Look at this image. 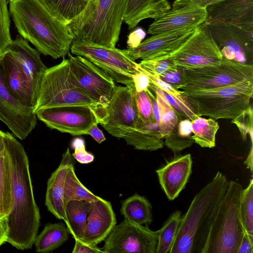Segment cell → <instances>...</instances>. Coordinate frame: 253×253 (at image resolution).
Returning <instances> with one entry per match:
<instances>
[{
  "instance_id": "26",
  "label": "cell",
  "mask_w": 253,
  "mask_h": 253,
  "mask_svg": "<svg viewBox=\"0 0 253 253\" xmlns=\"http://www.w3.org/2000/svg\"><path fill=\"white\" fill-rule=\"evenodd\" d=\"M69 234L66 225L62 222L46 224L35 238L36 252L46 253L58 248L68 240Z\"/></svg>"
},
{
  "instance_id": "31",
  "label": "cell",
  "mask_w": 253,
  "mask_h": 253,
  "mask_svg": "<svg viewBox=\"0 0 253 253\" xmlns=\"http://www.w3.org/2000/svg\"><path fill=\"white\" fill-rule=\"evenodd\" d=\"M192 138L194 142L204 148H213L215 145V135L219 125L212 118L198 117L191 121Z\"/></svg>"
},
{
  "instance_id": "23",
  "label": "cell",
  "mask_w": 253,
  "mask_h": 253,
  "mask_svg": "<svg viewBox=\"0 0 253 253\" xmlns=\"http://www.w3.org/2000/svg\"><path fill=\"white\" fill-rule=\"evenodd\" d=\"M74 163L68 148L62 155L58 168L48 179L45 194V205L47 210L56 218L65 222V206L63 201L65 180L69 165Z\"/></svg>"
},
{
  "instance_id": "34",
  "label": "cell",
  "mask_w": 253,
  "mask_h": 253,
  "mask_svg": "<svg viewBox=\"0 0 253 253\" xmlns=\"http://www.w3.org/2000/svg\"><path fill=\"white\" fill-rule=\"evenodd\" d=\"M152 91L156 97L159 108V126L160 135L162 138L165 139L177 126L181 120L174 109L158 93Z\"/></svg>"
},
{
  "instance_id": "22",
  "label": "cell",
  "mask_w": 253,
  "mask_h": 253,
  "mask_svg": "<svg viewBox=\"0 0 253 253\" xmlns=\"http://www.w3.org/2000/svg\"><path fill=\"white\" fill-rule=\"evenodd\" d=\"M191 154L177 157L156 172L162 189L169 200L178 197L185 188L192 172Z\"/></svg>"
},
{
  "instance_id": "27",
  "label": "cell",
  "mask_w": 253,
  "mask_h": 253,
  "mask_svg": "<svg viewBox=\"0 0 253 253\" xmlns=\"http://www.w3.org/2000/svg\"><path fill=\"white\" fill-rule=\"evenodd\" d=\"M90 202L70 200L65 205V223L74 239H80L86 226L90 209Z\"/></svg>"
},
{
  "instance_id": "6",
  "label": "cell",
  "mask_w": 253,
  "mask_h": 253,
  "mask_svg": "<svg viewBox=\"0 0 253 253\" xmlns=\"http://www.w3.org/2000/svg\"><path fill=\"white\" fill-rule=\"evenodd\" d=\"M181 91L198 116L214 120L233 119L250 106L253 80L211 89H185Z\"/></svg>"
},
{
  "instance_id": "20",
  "label": "cell",
  "mask_w": 253,
  "mask_h": 253,
  "mask_svg": "<svg viewBox=\"0 0 253 253\" xmlns=\"http://www.w3.org/2000/svg\"><path fill=\"white\" fill-rule=\"evenodd\" d=\"M91 207L82 237V242L97 246L104 241L117 220L111 203L100 197L90 202Z\"/></svg>"
},
{
  "instance_id": "32",
  "label": "cell",
  "mask_w": 253,
  "mask_h": 253,
  "mask_svg": "<svg viewBox=\"0 0 253 253\" xmlns=\"http://www.w3.org/2000/svg\"><path fill=\"white\" fill-rule=\"evenodd\" d=\"M97 197L79 180L75 172L74 163L71 164L68 169L64 183L63 201L65 206L70 200L91 202Z\"/></svg>"
},
{
  "instance_id": "38",
  "label": "cell",
  "mask_w": 253,
  "mask_h": 253,
  "mask_svg": "<svg viewBox=\"0 0 253 253\" xmlns=\"http://www.w3.org/2000/svg\"><path fill=\"white\" fill-rule=\"evenodd\" d=\"M231 123L235 124L238 128L244 141H246L249 135L253 144V110L250 105L242 113L232 119Z\"/></svg>"
},
{
  "instance_id": "2",
  "label": "cell",
  "mask_w": 253,
  "mask_h": 253,
  "mask_svg": "<svg viewBox=\"0 0 253 253\" xmlns=\"http://www.w3.org/2000/svg\"><path fill=\"white\" fill-rule=\"evenodd\" d=\"M10 13L20 36L41 53L53 59L69 52L72 38L67 24L54 16L40 0H14Z\"/></svg>"
},
{
  "instance_id": "10",
  "label": "cell",
  "mask_w": 253,
  "mask_h": 253,
  "mask_svg": "<svg viewBox=\"0 0 253 253\" xmlns=\"http://www.w3.org/2000/svg\"><path fill=\"white\" fill-rule=\"evenodd\" d=\"M71 52L84 57L107 73L115 82L135 89L132 76L140 72V66L116 47L73 43Z\"/></svg>"
},
{
  "instance_id": "35",
  "label": "cell",
  "mask_w": 253,
  "mask_h": 253,
  "mask_svg": "<svg viewBox=\"0 0 253 253\" xmlns=\"http://www.w3.org/2000/svg\"><path fill=\"white\" fill-rule=\"evenodd\" d=\"M239 212L244 231L253 241V180L243 189L240 199Z\"/></svg>"
},
{
  "instance_id": "44",
  "label": "cell",
  "mask_w": 253,
  "mask_h": 253,
  "mask_svg": "<svg viewBox=\"0 0 253 253\" xmlns=\"http://www.w3.org/2000/svg\"><path fill=\"white\" fill-rule=\"evenodd\" d=\"M72 253H104L97 246L91 245L76 239Z\"/></svg>"
},
{
  "instance_id": "43",
  "label": "cell",
  "mask_w": 253,
  "mask_h": 253,
  "mask_svg": "<svg viewBox=\"0 0 253 253\" xmlns=\"http://www.w3.org/2000/svg\"><path fill=\"white\" fill-rule=\"evenodd\" d=\"M134 87L136 92L146 91L150 84V80L147 74L140 67V72L132 76Z\"/></svg>"
},
{
  "instance_id": "8",
  "label": "cell",
  "mask_w": 253,
  "mask_h": 253,
  "mask_svg": "<svg viewBox=\"0 0 253 253\" xmlns=\"http://www.w3.org/2000/svg\"><path fill=\"white\" fill-rule=\"evenodd\" d=\"M71 105L88 106L96 116L104 106L95 102L80 85L71 71L69 59L63 57L60 63L46 70L34 112L42 108Z\"/></svg>"
},
{
  "instance_id": "42",
  "label": "cell",
  "mask_w": 253,
  "mask_h": 253,
  "mask_svg": "<svg viewBox=\"0 0 253 253\" xmlns=\"http://www.w3.org/2000/svg\"><path fill=\"white\" fill-rule=\"evenodd\" d=\"M176 89L181 88L183 84V68L179 66L175 71L169 72L159 77Z\"/></svg>"
},
{
  "instance_id": "13",
  "label": "cell",
  "mask_w": 253,
  "mask_h": 253,
  "mask_svg": "<svg viewBox=\"0 0 253 253\" xmlns=\"http://www.w3.org/2000/svg\"><path fill=\"white\" fill-rule=\"evenodd\" d=\"M35 113L47 127L74 136L87 135L94 125L99 124L94 111L86 105L45 108Z\"/></svg>"
},
{
  "instance_id": "17",
  "label": "cell",
  "mask_w": 253,
  "mask_h": 253,
  "mask_svg": "<svg viewBox=\"0 0 253 253\" xmlns=\"http://www.w3.org/2000/svg\"><path fill=\"white\" fill-rule=\"evenodd\" d=\"M197 29L187 28L152 35L137 46L121 50L134 61L168 58L188 41Z\"/></svg>"
},
{
  "instance_id": "48",
  "label": "cell",
  "mask_w": 253,
  "mask_h": 253,
  "mask_svg": "<svg viewBox=\"0 0 253 253\" xmlns=\"http://www.w3.org/2000/svg\"><path fill=\"white\" fill-rule=\"evenodd\" d=\"M237 253H253V241L245 231Z\"/></svg>"
},
{
  "instance_id": "53",
  "label": "cell",
  "mask_w": 253,
  "mask_h": 253,
  "mask_svg": "<svg viewBox=\"0 0 253 253\" xmlns=\"http://www.w3.org/2000/svg\"><path fill=\"white\" fill-rule=\"evenodd\" d=\"M8 0L9 2L10 1H13L14 0Z\"/></svg>"
},
{
  "instance_id": "24",
  "label": "cell",
  "mask_w": 253,
  "mask_h": 253,
  "mask_svg": "<svg viewBox=\"0 0 253 253\" xmlns=\"http://www.w3.org/2000/svg\"><path fill=\"white\" fill-rule=\"evenodd\" d=\"M171 8L168 0H126L123 22L131 30L142 20L156 19Z\"/></svg>"
},
{
  "instance_id": "40",
  "label": "cell",
  "mask_w": 253,
  "mask_h": 253,
  "mask_svg": "<svg viewBox=\"0 0 253 253\" xmlns=\"http://www.w3.org/2000/svg\"><path fill=\"white\" fill-rule=\"evenodd\" d=\"M165 139L164 144L175 155L191 146L194 142L192 135L187 137L180 135L177 132V127Z\"/></svg>"
},
{
  "instance_id": "39",
  "label": "cell",
  "mask_w": 253,
  "mask_h": 253,
  "mask_svg": "<svg viewBox=\"0 0 253 253\" xmlns=\"http://www.w3.org/2000/svg\"><path fill=\"white\" fill-rule=\"evenodd\" d=\"M135 97L139 118L146 123L156 122L153 115L151 100L147 91H136Z\"/></svg>"
},
{
  "instance_id": "16",
  "label": "cell",
  "mask_w": 253,
  "mask_h": 253,
  "mask_svg": "<svg viewBox=\"0 0 253 253\" xmlns=\"http://www.w3.org/2000/svg\"><path fill=\"white\" fill-rule=\"evenodd\" d=\"M201 25L209 32L224 58L253 65V32L231 26Z\"/></svg>"
},
{
  "instance_id": "49",
  "label": "cell",
  "mask_w": 253,
  "mask_h": 253,
  "mask_svg": "<svg viewBox=\"0 0 253 253\" xmlns=\"http://www.w3.org/2000/svg\"><path fill=\"white\" fill-rule=\"evenodd\" d=\"M9 230L7 216L0 217V247L7 242Z\"/></svg>"
},
{
  "instance_id": "28",
  "label": "cell",
  "mask_w": 253,
  "mask_h": 253,
  "mask_svg": "<svg viewBox=\"0 0 253 253\" xmlns=\"http://www.w3.org/2000/svg\"><path fill=\"white\" fill-rule=\"evenodd\" d=\"M120 212L125 218L137 224L148 225L153 220L151 204L145 197L137 194L122 202Z\"/></svg>"
},
{
  "instance_id": "52",
  "label": "cell",
  "mask_w": 253,
  "mask_h": 253,
  "mask_svg": "<svg viewBox=\"0 0 253 253\" xmlns=\"http://www.w3.org/2000/svg\"><path fill=\"white\" fill-rule=\"evenodd\" d=\"M5 150V132L0 130V156Z\"/></svg>"
},
{
  "instance_id": "9",
  "label": "cell",
  "mask_w": 253,
  "mask_h": 253,
  "mask_svg": "<svg viewBox=\"0 0 253 253\" xmlns=\"http://www.w3.org/2000/svg\"><path fill=\"white\" fill-rule=\"evenodd\" d=\"M253 80V65L223 57L215 66L196 69L183 68L181 90L211 89Z\"/></svg>"
},
{
  "instance_id": "18",
  "label": "cell",
  "mask_w": 253,
  "mask_h": 253,
  "mask_svg": "<svg viewBox=\"0 0 253 253\" xmlns=\"http://www.w3.org/2000/svg\"><path fill=\"white\" fill-rule=\"evenodd\" d=\"M206 9L203 24L234 26L253 32V0H224Z\"/></svg>"
},
{
  "instance_id": "29",
  "label": "cell",
  "mask_w": 253,
  "mask_h": 253,
  "mask_svg": "<svg viewBox=\"0 0 253 253\" xmlns=\"http://www.w3.org/2000/svg\"><path fill=\"white\" fill-rule=\"evenodd\" d=\"M49 12L68 24L84 9L89 0H40Z\"/></svg>"
},
{
  "instance_id": "4",
  "label": "cell",
  "mask_w": 253,
  "mask_h": 253,
  "mask_svg": "<svg viewBox=\"0 0 253 253\" xmlns=\"http://www.w3.org/2000/svg\"><path fill=\"white\" fill-rule=\"evenodd\" d=\"M229 181L217 172L194 197L180 223L169 253H202Z\"/></svg>"
},
{
  "instance_id": "54",
  "label": "cell",
  "mask_w": 253,
  "mask_h": 253,
  "mask_svg": "<svg viewBox=\"0 0 253 253\" xmlns=\"http://www.w3.org/2000/svg\"></svg>"
},
{
  "instance_id": "14",
  "label": "cell",
  "mask_w": 253,
  "mask_h": 253,
  "mask_svg": "<svg viewBox=\"0 0 253 253\" xmlns=\"http://www.w3.org/2000/svg\"><path fill=\"white\" fill-rule=\"evenodd\" d=\"M170 58L183 69H191L215 66L223 57L209 32L202 25Z\"/></svg>"
},
{
  "instance_id": "19",
  "label": "cell",
  "mask_w": 253,
  "mask_h": 253,
  "mask_svg": "<svg viewBox=\"0 0 253 253\" xmlns=\"http://www.w3.org/2000/svg\"><path fill=\"white\" fill-rule=\"evenodd\" d=\"M37 118L34 109L23 105L9 93L0 72V120L23 140L36 126Z\"/></svg>"
},
{
  "instance_id": "15",
  "label": "cell",
  "mask_w": 253,
  "mask_h": 253,
  "mask_svg": "<svg viewBox=\"0 0 253 253\" xmlns=\"http://www.w3.org/2000/svg\"><path fill=\"white\" fill-rule=\"evenodd\" d=\"M70 67L83 89L96 103L106 107L116 87L114 80L87 59L68 53Z\"/></svg>"
},
{
  "instance_id": "3",
  "label": "cell",
  "mask_w": 253,
  "mask_h": 253,
  "mask_svg": "<svg viewBox=\"0 0 253 253\" xmlns=\"http://www.w3.org/2000/svg\"><path fill=\"white\" fill-rule=\"evenodd\" d=\"M39 52L17 36L0 55V72L9 93L24 106L35 110L47 70Z\"/></svg>"
},
{
  "instance_id": "51",
  "label": "cell",
  "mask_w": 253,
  "mask_h": 253,
  "mask_svg": "<svg viewBox=\"0 0 253 253\" xmlns=\"http://www.w3.org/2000/svg\"><path fill=\"white\" fill-rule=\"evenodd\" d=\"M253 144H252V146L250 151V152L249 153V155L245 161L244 163L246 165L247 168L251 170V171L253 172Z\"/></svg>"
},
{
  "instance_id": "50",
  "label": "cell",
  "mask_w": 253,
  "mask_h": 253,
  "mask_svg": "<svg viewBox=\"0 0 253 253\" xmlns=\"http://www.w3.org/2000/svg\"><path fill=\"white\" fill-rule=\"evenodd\" d=\"M97 125H94L88 130L87 134L90 135L97 142L100 144L106 140V138L102 131L98 128Z\"/></svg>"
},
{
  "instance_id": "7",
  "label": "cell",
  "mask_w": 253,
  "mask_h": 253,
  "mask_svg": "<svg viewBox=\"0 0 253 253\" xmlns=\"http://www.w3.org/2000/svg\"><path fill=\"white\" fill-rule=\"evenodd\" d=\"M242 190L238 182H228L202 253H237L244 232L239 212Z\"/></svg>"
},
{
  "instance_id": "37",
  "label": "cell",
  "mask_w": 253,
  "mask_h": 253,
  "mask_svg": "<svg viewBox=\"0 0 253 253\" xmlns=\"http://www.w3.org/2000/svg\"><path fill=\"white\" fill-rule=\"evenodd\" d=\"M8 0H0V55L5 50L12 40L10 34V19Z\"/></svg>"
},
{
  "instance_id": "25",
  "label": "cell",
  "mask_w": 253,
  "mask_h": 253,
  "mask_svg": "<svg viewBox=\"0 0 253 253\" xmlns=\"http://www.w3.org/2000/svg\"><path fill=\"white\" fill-rule=\"evenodd\" d=\"M124 139L127 145L139 150L155 151L163 148L164 145L159 123H146L140 118L134 128L128 132Z\"/></svg>"
},
{
  "instance_id": "47",
  "label": "cell",
  "mask_w": 253,
  "mask_h": 253,
  "mask_svg": "<svg viewBox=\"0 0 253 253\" xmlns=\"http://www.w3.org/2000/svg\"><path fill=\"white\" fill-rule=\"evenodd\" d=\"M178 133L184 137L191 136L192 133V125L191 120L185 118L179 121L177 126Z\"/></svg>"
},
{
  "instance_id": "12",
  "label": "cell",
  "mask_w": 253,
  "mask_h": 253,
  "mask_svg": "<svg viewBox=\"0 0 253 253\" xmlns=\"http://www.w3.org/2000/svg\"><path fill=\"white\" fill-rule=\"evenodd\" d=\"M135 92V89L116 85L106 107L105 117L101 124L111 135L124 138L134 128L139 118Z\"/></svg>"
},
{
  "instance_id": "45",
  "label": "cell",
  "mask_w": 253,
  "mask_h": 253,
  "mask_svg": "<svg viewBox=\"0 0 253 253\" xmlns=\"http://www.w3.org/2000/svg\"><path fill=\"white\" fill-rule=\"evenodd\" d=\"M224 0H175L172 5H189L206 8L209 5Z\"/></svg>"
},
{
  "instance_id": "11",
  "label": "cell",
  "mask_w": 253,
  "mask_h": 253,
  "mask_svg": "<svg viewBox=\"0 0 253 253\" xmlns=\"http://www.w3.org/2000/svg\"><path fill=\"white\" fill-rule=\"evenodd\" d=\"M158 232L125 218L107 236L101 249L104 253H156Z\"/></svg>"
},
{
  "instance_id": "1",
  "label": "cell",
  "mask_w": 253,
  "mask_h": 253,
  "mask_svg": "<svg viewBox=\"0 0 253 253\" xmlns=\"http://www.w3.org/2000/svg\"><path fill=\"white\" fill-rule=\"evenodd\" d=\"M5 148L12 180V203L7 216V242L18 250L31 249L40 226V213L34 198L29 159L23 146L5 132Z\"/></svg>"
},
{
  "instance_id": "41",
  "label": "cell",
  "mask_w": 253,
  "mask_h": 253,
  "mask_svg": "<svg viewBox=\"0 0 253 253\" xmlns=\"http://www.w3.org/2000/svg\"><path fill=\"white\" fill-rule=\"evenodd\" d=\"M71 146L74 149L73 157L82 164L92 163L94 160V155L86 151L84 140L81 137H76L71 142Z\"/></svg>"
},
{
  "instance_id": "30",
  "label": "cell",
  "mask_w": 253,
  "mask_h": 253,
  "mask_svg": "<svg viewBox=\"0 0 253 253\" xmlns=\"http://www.w3.org/2000/svg\"><path fill=\"white\" fill-rule=\"evenodd\" d=\"M12 203V180L8 156L5 150L0 156V217L7 216Z\"/></svg>"
},
{
  "instance_id": "21",
  "label": "cell",
  "mask_w": 253,
  "mask_h": 253,
  "mask_svg": "<svg viewBox=\"0 0 253 253\" xmlns=\"http://www.w3.org/2000/svg\"><path fill=\"white\" fill-rule=\"evenodd\" d=\"M206 8L189 5H172L162 16L155 19L147 33L151 35L198 28L205 21Z\"/></svg>"
},
{
  "instance_id": "46",
  "label": "cell",
  "mask_w": 253,
  "mask_h": 253,
  "mask_svg": "<svg viewBox=\"0 0 253 253\" xmlns=\"http://www.w3.org/2000/svg\"><path fill=\"white\" fill-rule=\"evenodd\" d=\"M146 36L145 31L140 28H136L131 32L127 37L126 43L128 48L137 46Z\"/></svg>"
},
{
  "instance_id": "5",
  "label": "cell",
  "mask_w": 253,
  "mask_h": 253,
  "mask_svg": "<svg viewBox=\"0 0 253 253\" xmlns=\"http://www.w3.org/2000/svg\"><path fill=\"white\" fill-rule=\"evenodd\" d=\"M126 0H89L84 10L67 24L72 43L115 47Z\"/></svg>"
},
{
  "instance_id": "36",
  "label": "cell",
  "mask_w": 253,
  "mask_h": 253,
  "mask_svg": "<svg viewBox=\"0 0 253 253\" xmlns=\"http://www.w3.org/2000/svg\"><path fill=\"white\" fill-rule=\"evenodd\" d=\"M138 64L142 68L157 78L169 72L175 71L179 67L169 58L159 60H143Z\"/></svg>"
},
{
  "instance_id": "33",
  "label": "cell",
  "mask_w": 253,
  "mask_h": 253,
  "mask_svg": "<svg viewBox=\"0 0 253 253\" xmlns=\"http://www.w3.org/2000/svg\"><path fill=\"white\" fill-rule=\"evenodd\" d=\"M181 217L179 211H175L159 230L156 253H169L180 223Z\"/></svg>"
}]
</instances>
